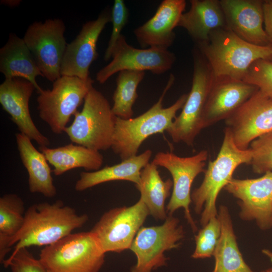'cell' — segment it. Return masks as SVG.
<instances>
[{"instance_id":"6da1fadb","label":"cell","mask_w":272,"mask_h":272,"mask_svg":"<svg viewBox=\"0 0 272 272\" xmlns=\"http://www.w3.org/2000/svg\"><path fill=\"white\" fill-rule=\"evenodd\" d=\"M88 220L87 215H79L61 200L32 205L26 211L20 231L12 237L0 240V261L4 263L14 244L13 252L22 248L51 245L83 226Z\"/></svg>"},{"instance_id":"7a4b0ae2","label":"cell","mask_w":272,"mask_h":272,"mask_svg":"<svg viewBox=\"0 0 272 272\" xmlns=\"http://www.w3.org/2000/svg\"><path fill=\"white\" fill-rule=\"evenodd\" d=\"M215 77L243 80L251 65L272 56V46H260L240 38L227 26L212 31L207 41L196 44Z\"/></svg>"},{"instance_id":"3957f363","label":"cell","mask_w":272,"mask_h":272,"mask_svg":"<svg viewBox=\"0 0 272 272\" xmlns=\"http://www.w3.org/2000/svg\"><path fill=\"white\" fill-rule=\"evenodd\" d=\"M252 152L239 149L229 130L226 128L220 151L216 158L210 161L202 182L191 194L195 212L200 214L202 227L218 216L216 202L220 191L233 178L236 169L244 164H250Z\"/></svg>"},{"instance_id":"277c9868","label":"cell","mask_w":272,"mask_h":272,"mask_svg":"<svg viewBox=\"0 0 272 272\" xmlns=\"http://www.w3.org/2000/svg\"><path fill=\"white\" fill-rule=\"evenodd\" d=\"M174 80V75L171 74L158 101L142 114L128 119L117 117L111 148L121 161L137 156L148 138L166 131L176 117L177 112L182 108L188 94L182 95L171 106L163 107L164 96Z\"/></svg>"},{"instance_id":"5b68a950","label":"cell","mask_w":272,"mask_h":272,"mask_svg":"<svg viewBox=\"0 0 272 272\" xmlns=\"http://www.w3.org/2000/svg\"><path fill=\"white\" fill-rule=\"evenodd\" d=\"M105 253L92 232H83L45 246L39 259L47 272H98Z\"/></svg>"},{"instance_id":"8992f818","label":"cell","mask_w":272,"mask_h":272,"mask_svg":"<svg viewBox=\"0 0 272 272\" xmlns=\"http://www.w3.org/2000/svg\"><path fill=\"white\" fill-rule=\"evenodd\" d=\"M74 116L64 131L72 143L98 151L111 148L117 117L100 91L93 87Z\"/></svg>"},{"instance_id":"52a82bcc","label":"cell","mask_w":272,"mask_h":272,"mask_svg":"<svg viewBox=\"0 0 272 272\" xmlns=\"http://www.w3.org/2000/svg\"><path fill=\"white\" fill-rule=\"evenodd\" d=\"M192 85L180 114L166 129L173 141L192 146L203 127V116L215 77L207 61L196 47L193 51Z\"/></svg>"},{"instance_id":"ba28073f","label":"cell","mask_w":272,"mask_h":272,"mask_svg":"<svg viewBox=\"0 0 272 272\" xmlns=\"http://www.w3.org/2000/svg\"><path fill=\"white\" fill-rule=\"evenodd\" d=\"M94 81L61 76L53 82L51 90L42 89L37 98L40 118L55 134L64 131L72 116L84 101Z\"/></svg>"},{"instance_id":"9c48e42d","label":"cell","mask_w":272,"mask_h":272,"mask_svg":"<svg viewBox=\"0 0 272 272\" xmlns=\"http://www.w3.org/2000/svg\"><path fill=\"white\" fill-rule=\"evenodd\" d=\"M184 237L179 220L168 216L161 225L142 227L130 247L137 257V263L131 272H152L166 264V251L177 248Z\"/></svg>"},{"instance_id":"30bf717a","label":"cell","mask_w":272,"mask_h":272,"mask_svg":"<svg viewBox=\"0 0 272 272\" xmlns=\"http://www.w3.org/2000/svg\"><path fill=\"white\" fill-rule=\"evenodd\" d=\"M208 158L207 150H201L195 155L182 157L172 152H158L153 162L157 166L166 168L172 177L173 190L170 200L166 206L168 216L179 208L184 211L185 218L193 232L197 227L190 214L189 206L192 202L191 187L194 179L198 174L205 172L206 161Z\"/></svg>"},{"instance_id":"8fae6325","label":"cell","mask_w":272,"mask_h":272,"mask_svg":"<svg viewBox=\"0 0 272 272\" xmlns=\"http://www.w3.org/2000/svg\"><path fill=\"white\" fill-rule=\"evenodd\" d=\"M65 27L60 19L34 22L23 38L43 77L54 82L61 77V62L67 45Z\"/></svg>"},{"instance_id":"7c38bea8","label":"cell","mask_w":272,"mask_h":272,"mask_svg":"<svg viewBox=\"0 0 272 272\" xmlns=\"http://www.w3.org/2000/svg\"><path fill=\"white\" fill-rule=\"evenodd\" d=\"M149 211L141 198L129 207L110 209L101 217L90 231L106 253L130 249Z\"/></svg>"},{"instance_id":"4fadbf2b","label":"cell","mask_w":272,"mask_h":272,"mask_svg":"<svg viewBox=\"0 0 272 272\" xmlns=\"http://www.w3.org/2000/svg\"><path fill=\"white\" fill-rule=\"evenodd\" d=\"M224 190L238 199L240 218L261 230L272 228V171L253 179L233 178Z\"/></svg>"},{"instance_id":"5bb4252c","label":"cell","mask_w":272,"mask_h":272,"mask_svg":"<svg viewBox=\"0 0 272 272\" xmlns=\"http://www.w3.org/2000/svg\"><path fill=\"white\" fill-rule=\"evenodd\" d=\"M225 121L236 146L248 149L254 140L272 131V97L258 89Z\"/></svg>"},{"instance_id":"9a60e30c","label":"cell","mask_w":272,"mask_h":272,"mask_svg":"<svg viewBox=\"0 0 272 272\" xmlns=\"http://www.w3.org/2000/svg\"><path fill=\"white\" fill-rule=\"evenodd\" d=\"M175 60V55L168 49L134 48L122 34L113 50L112 60L98 72L96 79L103 84L114 74L124 70L150 71L159 75L170 70Z\"/></svg>"},{"instance_id":"2e32d148","label":"cell","mask_w":272,"mask_h":272,"mask_svg":"<svg viewBox=\"0 0 272 272\" xmlns=\"http://www.w3.org/2000/svg\"><path fill=\"white\" fill-rule=\"evenodd\" d=\"M111 22V14L105 11L98 18L86 22L76 37L67 43L61 62V76L89 78V68L97 58V41L107 24Z\"/></svg>"},{"instance_id":"e0dca14e","label":"cell","mask_w":272,"mask_h":272,"mask_svg":"<svg viewBox=\"0 0 272 272\" xmlns=\"http://www.w3.org/2000/svg\"><path fill=\"white\" fill-rule=\"evenodd\" d=\"M35 89L34 85L25 79H5L0 85V103L20 133L35 141L40 147H48L49 139L37 128L30 113L29 102Z\"/></svg>"},{"instance_id":"ac0fdd59","label":"cell","mask_w":272,"mask_h":272,"mask_svg":"<svg viewBox=\"0 0 272 272\" xmlns=\"http://www.w3.org/2000/svg\"><path fill=\"white\" fill-rule=\"evenodd\" d=\"M258 89L242 80L215 77L204 110L203 129L226 120Z\"/></svg>"},{"instance_id":"d6986e66","label":"cell","mask_w":272,"mask_h":272,"mask_svg":"<svg viewBox=\"0 0 272 272\" xmlns=\"http://www.w3.org/2000/svg\"><path fill=\"white\" fill-rule=\"evenodd\" d=\"M261 0H220L226 26L244 41L258 46H271L263 27Z\"/></svg>"},{"instance_id":"ffe728a7","label":"cell","mask_w":272,"mask_h":272,"mask_svg":"<svg viewBox=\"0 0 272 272\" xmlns=\"http://www.w3.org/2000/svg\"><path fill=\"white\" fill-rule=\"evenodd\" d=\"M185 0H164L154 15L133 31L139 44L143 47H157L164 49L173 44L174 29L186 7Z\"/></svg>"},{"instance_id":"44dd1931","label":"cell","mask_w":272,"mask_h":272,"mask_svg":"<svg viewBox=\"0 0 272 272\" xmlns=\"http://www.w3.org/2000/svg\"><path fill=\"white\" fill-rule=\"evenodd\" d=\"M0 72L5 79L22 78L32 83L38 93L42 90L36 78L43 75L23 38L16 34L10 33L0 49Z\"/></svg>"},{"instance_id":"7402d4cb","label":"cell","mask_w":272,"mask_h":272,"mask_svg":"<svg viewBox=\"0 0 272 272\" xmlns=\"http://www.w3.org/2000/svg\"><path fill=\"white\" fill-rule=\"evenodd\" d=\"M188 11L183 13L177 27L185 29L196 44L208 40L214 29L226 26L219 0H191Z\"/></svg>"},{"instance_id":"603a6c76","label":"cell","mask_w":272,"mask_h":272,"mask_svg":"<svg viewBox=\"0 0 272 272\" xmlns=\"http://www.w3.org/2000/svg\"><path fill=\"white\" fill-rule=\"evenodd\" d=\"M16 140L22 162L28 173L29 191L48 198L55 196L57 191L51 175L52 171L45 155L35 148L26 135L17 133Z\"/></svg>"},{"instance_id":"cb8c5ba5","label":"cell","mask_w":272,"mask_h":272,"mask_svg":"<svg viewBox=\"0 0 272 272\" xmlns=\"http://www.w3.org/2000/svg\"><path fill=\"white\" fill-rule=\"evenodd\" d=\"M152 152L147 150L139 155L131 157L118 164L106 166L91 172H82L75 184V189L82 191L98 184L112 181L125 180L137 185L143 169L149 163Z\"/></svg>"},{"instance_id":"d4e9b609","label":"cell","mask_w":272,"mask_h":272,"mask_svg":"<svg viewBox=\"0 0 272 272\" xmlns=\"http://www.w3.org/2000/svg\"><path fill=\"white\" fill-rule=\"evenodd\" d=\"M218 217L221 234L213 254L215 263L212 272H255L246 264L240 251L227 207L220 206Z\"/></svg>"},{"instance_id":"484cf974","label":"cell","mask_w":272,"mask_h":272,"mask_svg":"<svg viewBox=\"0 0 272 272\" xmlns=\"http://www.w3.org/2000/svg\"><path fill=\"white\" fill-rule=\"evenodd\" d=\"M39 150L53 166L52 172L56 176L79 168L88 172L96 171L103 163V156L99 151L77 144H70L55 148L39 146Z\"/></svg>"},{"instance_id":"4316f807","label":"cell","mask_w":272,"mask_h":272,"mask_svg":"<svg viewBox=\"0 0 272 272\" xmlns=\"http://www.w3.org/2000/svg\"><path fill=\"white\" fill-rule=\"evenodd\" d=\"M157 168L153 162L149 163L142 170L140 182L135 186L150 215L156 219L165 220L167 216L165 203L173 182L170 179L164 181Z\"/></svg>"},{"instance_id":"83f0119b","label":"cell","mask_w":272,"mask_h":272,"mask_svg":"<svg viewBox=\"0 0 272 272\" xmlns=\"http://www.w3.org/2000/svg\"><path fill=\"white\" fill-rule=\"evenodd\" d=\"M144 76L145 72L141 71L124 70L118 73L112 107L116 117L123 119L132 118L133 105L138 97L137 88Z\"/></svg>"},{"instance_id":"f1b7e54d","label":"cell","mask_w":272,"mask_h":272,"mask_svg":"<svg viewBox=\"0 0 272 272\" xmlns=\"http://www.w3.org/2000/svg\"><path fill=\"white\" fill-rule=\"evenodd\" d=\"M25 209L22 199L17 194L8 193L0 198V240L11 238L21 229Z\"/></svg>"},{"instance_id":"f546056e","label":"cell","mask_w":272,"mask_h":272,"mask_svg":"<svg viewBox=\"0 0 272 272\" xmlns=\"http://www.w3.org/2000/svg\"><path fill=\"white\" fill-rule=\"evenodd\" d=\"M220 234L221 224L217 216L211 218L195 235V247L191 257L199 259L213 256Z\"/></svg>"},{"instance_id":"4dcf8cb0","label":"cell","mask_w":272,"mask_h":272,"mask_svg":"<svg viewBox=\"0 0 272 272\" xmlns=\"http://www.w3.org/2000/svg\"><path fill=\"white\" fill-rule=\"evenodd\" d=\"M249 148L252 152L253 172L261 174L272 171V131L254 140Z\"/></svg>"},{"instance_id":"1f68e13d","label":"cell","mask_w":272,"mask_h":272,"mask_svg":"<svg viewBox=\"0 0 272 272\" xmlns=\"http://www.w3.org/2000/svg\"><path fill=\"white\" fill-rule=\"evenodd\" d=\"M243 81L272 97V62L263 59L255 61L249 67Z\"/></svg>"},{"instance_id":"d6a6232c","label":"cell","mask_w":272,"mask_h":272,"mask_svg":"<svg viewBox=\"0 0 272 272\" xmlns=\"http://www.w3.org/2000/svg\"><path fill=\"white\" fill-rule=\"evenodd\" d=\"M128 11L122 0L114 1L111 13L112 30L105 51L104 59L109 60L112 58L113 50L121 36V31L127 22Z\"/></svg>"},{"instance_id":"836d02e7","label":"cell","mask_w":272,"mask_h":272,"mask_svg":"<svg viewBox=\"0 0 272 272\" xmlns=\"http://www.w3.org/2000/svg\"><path fill=\"white\" fill-rule=\"evenodd\" d=\"M12 272H47L39 259H36L27 248L12 252L3 263Z\"/></svg>"},{"instance_id":"e575fe53","label":"cell","mask_w":272,"mask_h":272,"mask_svg":"<svg viewBox=\"0 0 272 272\" xmlns=\"http://www.w3.org/2000/svg\"><path fill=\"white\" fill-rule=\"evenodd\" d=\"M264 31L272 46V0L263 2Z\"/></svg>"},{"instance_id":"d590c367","label":"cell","mask_w":272,"mask_h":272,"mask_svg":"<svg viewBox=\"0 0 272 272\" xmlns=\"http://www.w3.org/2000/svg\"><path fill=\"white\" fill-rule=\"evenodd\" d=\"M262 253L266 256L272 262V251L268 249H263L262 250Z\"/></svg>"},{"instance_id":"8d00e7d4","label":"cell","mask_w":272,"mask_h":272,"mask_svg":"<svg viewBox=\"0 0 272 272\" xmlns=\"http://www.w3.org/2000/svg\"><path fill=\"white\" fill-rule=\"evenodd\" d=\"M261 272H272V267H270L265 270H263Z\"/></svg>"},{"instance_id":"74e56055","label":"cell","mask_w":272,"mask_h":272,"mask_svg":"<svg viewBox=\"0 0 272 272\" xmlns=\"http://www.w3.org/2000/svg\"><path fill=\"white\" fill-rule=\"evenodd\" d=\"M267 60L269 61L272 62V56Z\"/></svg>"},{"instance_id":"f35d334b","label":"cell","mask_w":272,"mask_h":272,"mask_svg":"<svg viewBox=\"0 0 272 272\" xmlns=\"http://www.w3.org/2000/svg\"><path fill=\"white\" fill-rule=\"evenodd\" d=\"M271 226H272V222H271Z\"/></svg>"}]
</instances>
